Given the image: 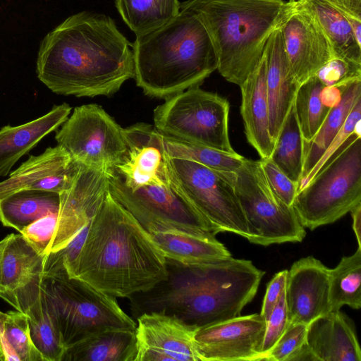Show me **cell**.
Listing matches in <instances>:
<instances>
[{"label":"cell","mask_w":361,"mask_h":361,"mask_svg":"<svg viewBox=\"0 0 361 361\" xmlns=\"http://www.w3.org/2000/svg\"><path fill=\"white\" fill-rule=\"evenodd\" d=\"M37 73L58 94L109 97L134 78L133 44L109 16L82 11L44 38Z\"/></svg>","instance_id":"cell-1"},{"label":"cell","mask_w":361,"mask_h":361,"mask_svg":"<svg viewBox=\"0 0 361 361\" xmlns=\"http://www.w3.org/2000/svg\"><path fill=\"white\" fill-rule=\"evenodd\" d=\"M167 273L166 258L147 231L109 190L66 275L128 298L151 289Z\"/></svg>","instance_id":"cell-2"},{"label":"cell","mask_w":361,"mask_h":361,"mask_svg":"<svg viewBox=\"0 0 361 361\" xmlns=\"http://www.w3.org/2000/svg\"><path fill=\"white\" fill-rule=\"evenodd\" d=\"M166 278L128 298L132 316L160 312L199 329L238 317L255 296L265 272L250 260L219 257L190 267L166 259Z\"/></svg>","instance_id":"cell-3"},{"label":"cell","mask_w":361,"mask_h":361,"mask_svg":"<svg viewBox=\"0 0 361 361\" xmlns=\"http://www.w3.org/2000/svg\"><path fill=\"white\" fill-rule=\"evenodd\" d=\"M133 49L136 85L151 97L166 99L200 86L218 67L207 30L187 9L136 35Z\"/></svg>","instance_id":"cell-4"},{"label":"cell","mask_w":361,"mask_h":361,"mask_svg":"<svg viewBox=\"0 0 361 361\" xmlns=\"http://www.w3.org/2000/svg\"><path fill=\"white\" fill-rule=\"evenodd\" d=\"M292 6L285 0H187L213 44L217 70L228 82H244L263 56L267 42Z\"/></svg>","instance_id":"cell-5"},{"label":"cell","mask_w":361,"mask_h":361,"mask_svg":"<svg viewBox=\"0 0 361 361\" xmlns=\"http://www.w3.org/2000/svg\"><path fill=\"white\" fill-rule=\"evenodd\" d=\"M312 180L293 207L305 228L332 224L361 204V136L354 133Z\"/></svg>","instance_id":"cell-6"},{"label":"cell","mask_w":361,"mask_h":361,"mask_svg":"<svg viewBox=\"0 0 361 361\" xmlns=\"http://www.w3.org/2000/svg\"><path fill=\"white\" fill-rule=\"evenodd\" d=\"M42 288L66 349L110 329L135 330L136 322L116 298L65 274L44 277Z\"/></svg>","instance_id":"cell-7"},{"label":"cell","mask_w":361,"mask_h":361,"mask_svg":"<svg viewBox=\"0 0 361 361\" xmlns=\"http://www.w3.org/2000/svg\"><path fill=\"white\" fill-rule=\"evenodd\" d=\"M168 169L172 188L216 233H233L250 240L248 224L235 190V172L169 156Z\"/></svg>","instance_id":"cell-8"},{"label":"cell","mask_w":361,"mask_h":361,"mask_svg":"<svg viewBox=\"0 0 361 361\" xmlns=\"http://www.w3.org/2000/svg\"><path fill=\"white\" fill-rule=\"evenodd\" d=\"M228 100L199 86L166 99L154 110V126L162 135L233 154L228 136Z\"/></svg>","instance_id":"cell-9"},{"label":"cell","mask_w":361,"mask_h":361,"mask_svg":"<svg viewBox=\"0 0 361 361\" xmlns=\"http://www.w3.org/2000/svg\"><path fill=\"white\" fill-rule=\"evenodd\" d=\"M235 173V190L251 235L249 242L268 246L304 239L306 232L295 209L274 193L259 160L245 157Z\"/></svg>","instance_id":"cell-10"},{"label":"cell","mask_w":361,"mask_h":361,"mask_svg":"<svg viewBox=\"0 0 361 361\" xmlns=\"http://www.w3.org/2000/svg\"><path fill=\"white\" fill-rule=\"evenodd\" d=\"M55 139L78 164L114 172L127 147L121 128L100 106L75 107Z\"/></svg>","instance_id":"cell-11"},{"label":"cell","mask_w":361,"mask_h":361,"mask_svg":"<svg viewBox=\"0 0 361 361\" xmlns=\"http://www.w3.org/2000/svg\"><path fill=\"white\" fill-rule=\"evenodd\" d=\"M111 195L147 230L161 224L201 235L217 234L170 185H147L135 190L125 186L114 171L110 176Z\"/></svg>","instance_id":"cell-12"},{"label":"cell","mask_w":361,"mask_h":361,"mask_svg":"<svg viewBox=\"0 0 361 361\" xmlns=\"http://www.w3.org/2000/svg\"><path fill=\"white\" fill-rule=\"evenodd\" d=\"M114 172L77 163L69 186L59 194L56 227L47 255L66 247L91 222L109 191L110 176Z\"/></svg>","instance_id":"cell-13"},{"label":"cell","mask_w":361,"mask_h":361,"mask_svg":"<svg viewBox=\"0 0 361 361\" xmlns=\"http://www.w3.org/2000/svg\"><path fill=\"white\" fill-rule=\"evenodd\" d=\"M279 28L291 73L299 85L335 57L316 18L297 2H292Z\"/></svg>","instance_id":"cell-14"},{"label":"cell","mask_w":361,"mask_h":361,"mask_svg":"<svg viewBox=\"0 0 361 361\" xmlns=\"http://www.w3.org/2000/svg\"><path fill=\"white\" fill-rule=\"evenodd\" d=\"M266 326L260 314L240 315L199 329L195 347L202 361H260Z\"/></svg>","instance_id":"cell-15"},{"label":"cell","mask_w":361,"mask_h":361,"mask_svg":"<svg viewBox=\"0 0 361 361\" xmlns=\"http://www.w3.org/2000/svg\"><path fill=\"white\" fill-rule=\"evenodd\" d=\"M136 320L134 361H202L195 344L199 328L155 312Z\"/></svg>","instance_id":"cell-16"},{"label":"cell","mask_w":361,"mask_h":361,"mask_svg":"<svg viewBox=\"0 0 361 361\" xmlns=\"http://www.w3.org/2000/svg\"><path fill=\"white\" fill-rule=\"evenodd\" d=\"M127 152L115 171L131 190L147 185H170L164 135L154 126L136 123L123 128Z\"/></svg>","instance_id":"cell-17"},{"label":"cell","mask_w":361,"mask_h":361,"mask_svg":"<svg viewBox=\"0 0 361 361\" xmlns=\"http://www.w3.org/2000/svg\"><path fill=\"white\" fill-rule=\"evenodd\" d=\"M329 271L312 256L300 259L288 270L285 300L288 324L308 325L330 312Z\"/></svg>","instance_id":"cell-18"},{"label":"cell","mask_w":361,"mask_h":361,"mask_svg":"<svg viewBox=\"0 0 361 361\" xmlns=\"http://www.w3.org/2000/svg\"><path fill=\"white\" fill-rule=\"evenodd\" d=\"M6 237L0 270V298L18 310L42 290L44 257L20 233Z\"/></svg>","instance_id":"cell-19"},{"label":"cell","mask_w":361,"mask_h":361,"mask_svg":"<svg viewBox=\"0 0 361 361\" xmlns=\"http://www.w3.org/2000/svg\"><path fill=\"white\" fill-rule=\"evenodd\" d=\"M77 166L70 154L57 145L30 156L6 180L0 182V197L22 190L60 194L69 186Z\"/></svg>","instance_id":"cell-20"},{"label":"cell","mask_w":361,"mask_h":361,"mask_svg":"<svg viewBox=\"0 0 361 361\" xmlns=\"http://www.w3.org/2000/svg\"><path fill=\"white\" fill-rule=\"evenodd\" d=\"M306 344L314 361H361L355 324L340 310L308 324Z\"/></svg>","instance_id":"cell-21"},{"label":"cell","mask_w":361,"mask_h":361,"mask_svg":"<svg viewBox=\"0 0 361 361\" xmlns=\"http://www.w3.org/2000/svg\"><path fill=\"white\" fill-rule=\"evenodd\" d=\"M264 54L267 64L269 133L275 142L300 85L291 73L279 27L269 37Z\"/></svg>","instance_id":"cell-22"},{"label":"cell","mask_w":361,"mask_h":361,"mask_svg":"<svg viewBox=\"0 0 361 361\" xmlns=\"http://www.w3.org/2000/svg\"><path fill=\"white\" fill-rule=\"evenodd\" d=\"M266 76V59L263 54L256 68L240 86L245 134L261 159L269 158L274 147L269 133Z\"/></svg>","instance_id":"cell-23"},{"label":"cell","mask_w":361,"mask_h":361,"mask_svg":"<svg viewBox=\"0 0 361 361\" xmlns=\"http://www.w3.org/2000/svg\"><path fill=\"white\" fill-rule=\"evenodd\" d=\"M147 231L166 259L182 266L200 267L217 258L232 256L216 237L195 234L161 224H153Z\"/></svg>","instance_id":"cell-24"},{"label":"cell","mask_w":361,"mask_h":361,"mask_svg":"<svg viewBox=\"0 0 361 361\" xmlns=\"http://www.w3.org/2000/svg\"><path fill=\"white\" fill-rule=\"evenodd\" d=\"M66 103L55 105L46 114L24 124L0 130V177L6 176L15 164L46 135L63 124L71 113Z\"/></svg>","instance_id":"cell-25"},{"label":"cell","mask_w":361,"mask_h":361,"mask_svg":"<svg viewBox=\"0 0 361 361\" xmlns=\"http://www.w3.org/2000/svg\"><path fill=\"white\" fill-rule=\"evenodd\" d=\"M135 343V330H106L68 347L62 361H134Z\"/></svg>","instance_id":"cell-26"},{"label":"cell","mask_w":361,"mask_h":361,"mask_svg":"<svg viewBox=\"0 0 361 361\" xmlns=\"http://www.w3.org/2000/svg\"><path fill=\"white\" fill-rule=\"evenodd\" d=\"M296 2L316 18L331 43L335 57L361 64V45L356 41L347 18L349 13L334 6L327 0Z\"/></svg>","instance_id":"cell-27"},{"label":"cell","mask_w":361,"mask_h":361,"mask_svg":"<svg viewBox=\"0 0 361 361\" xmlns=\"http://www.w3.org/2000/svg\"><path fill=\"white\" fill-rule=\"evenodd\" d=\"M59 194L41 190H22L0 197V222L19 233L49 213L59 212Z\"/></svg>","instance_id":"cell-28"},{"label":"cell","mask_w":361,"mask_h":361,"mask_svg":"<svg viewBox=\"0 0 361 361\" xmlns=\"http://www.w3.org/2000/svg\"><path fill=\"white\" fill-rule=\"evenodd\" d=\"M360 98L361 79L343 86L339 102L331 108L313 139L309 142H304V164L300 181L317 164L343 127L350 110Z\"/></svg>","instance_id":"cell-29"},{"label":"cell","mask_w":361,"mask_h":361,"mask_svg":"<svg viewBox=\"0 0 361 361\" xmlns=\"http://www.w3.org/2000/svg\"><path fill=\"white\" fill-rule=\"evenodd\" d=\"M21 312L28 319L31 338L44 360L62 361L66 347L42 287L38 297Z\"/></svg>","instance_id":"cell-30"},{"label":"cell","mask_w":361,"mask_h":361,"mask_svg":"<svg viewBox=\"0 0 361 361\" xmlns=\"http://www.w3.org/2000/svg\"><path fill=\"white\" fill-rule=\"evenodd\" d=\"M270 158L290 180L299 185L304 164V140L294 102L283 121Z\"/></svg>","instance_id":"cell-31"},{"label":"cell","mask_w":361,"mask_h":361,"mask_svg":"<svg viewBox=\"0 0 361 361\" xmlns=\"http://www.w3.org/2000/svg\"><path fill=\"white\" fill-rule=\"evenodd\" d=\"M361 247L355 253L343 257L338 264L329 271L330 311L348 305L361 307Z\"/></svg>","instance_id":"cell-32"},{"label":"cell","mask_w":361,"mask_h":361,"mask_svg":"<svg viewBox=\"0 0 361 361\" xmlns=\"http://www.w3.org/2000/svg\"><path fill=\"white\" fill-rule=\"evenodd\" d=\"M116 6L136 35L164 24L180 11L178 0H116Z\"/></svg>","instance_id":"cell-33"},{"label":"cell","mask_w":361,"mask_h":361,"mask_svg":"<svg viewBox=\"0 0 361 361\" xmlns=\"http://www.w3.org/2000/svg\"><path fill=\"white\" fill-rule=\"evenodd\" d=\"M324 87L314 75L301 84L296 92L294 106L305 142L313 139L331 109L322 100Z\"/></svg>","instance_id":"cell-34"},{"label":"cell","mask_w":361,"mask_h":361,"mask_svg":"<svg viewBox=\"0 0 361 361\" xmlns=\"http://www.w3.org/2000/svg\"><path fill=\"white\" fill-rule=\"evenodd\" d=\"M164 145L169 157L191 160L216 171L235 172L245 158L237 152L227 153L165 135Z\"/></svg>","instance_id":"cell-35"},{"label":"cell","mask_w":361,"mask_h":361,"mask_svg":"<svg viewBox=\"0 0 361 361\" xmlns=\"http://www.w3.org/2000/svg\"><path fill=\"white\" fill-rule=\"evenodd\" d=\"M6 340L20 361H45L30 336L27 316L20 311L0 310Z\"/></svg>","instance_id":"cell-36"},{"label":"cell","mask_w":361,"mask_h":361,"mask_svg":"<svg viewBox=\"0 0 361 361\" xmlns=\"http://www.w3.org/2000/svg\"><path fill=\"white\" fill-rule=\"evenodd\" d=\"M360 118L361 98L355 102L343 127L325 150L317 164L309 174L300 181L298 190L305 187L312 180L321 168L331 159L332 156L344 145L352 135L354 133L360 134Z\"/></svg>","instance_id":"cell-37"},{"label":"cell","mask_w":361,"mask_h":361,"mask_svg":"<svg viewBox=\"0 0 361 361\" xmlns=\"http://www.w3.org/2000/svg\"><path fill=\"white\" fill-rule=\"evenodd\" d=\"M307 326L302 323L289 324L264 360L293 361L306 343Z\"/></svg>","instance_id":"cell-38"},{"label":"cell","mask_w":361,"mask_h":361,"mask_svg":"<svg viewBox=\"0 0 361 361\" xmlns=\"http://www.w3.org/2000/svg\"><path fill=\"white\" fill-rule=\"evenodd\" d=\"M315 75L325 86L341 87L361 79V64L334 57Z\"/></svg>","instance_id":"cell-39"},{"label":"cell","mask_w":361,"mask_h":361,"mask_svg":"<svg viewBox=\"0 0 361 361\" xmlns=\"http://www.w3.org/2000/svg\"><path fill=\"white\" fill-rule=\"evenodd\" d=\"M58 219V212L49 213L32 222L20 233L37 253L44 257L54 236Z\"/></svg>","instance_id":"cell-40"},{"label":"cell","mask_w":361,"mask_h":361,"mask_svg":"<svg viewBox=\"0 0 361 361\" xmlns=\"http://www.w3.org/2000/svg\"><path fill=\"white\" fill-rule=\"evenodd\" d=\"M267 180L274 193L283 202L292 206L298 192V183L290 180L271 159L259 160Z\"/></svg>","instance_id":"cell-41"},{"label":"cell","mask_w":361,"mask_h":361,"mask_svg":"<svg viewBox=\"0 0 361 361\" xmlns=\"http://www.w3.org/2000/svg\"><path fill=\"white\" fill-rule=\"evenodd\" d=\"M266 331L262 348V360L274 345L288 325L285 292L266 320Z\"/></svg>","instance_id":"cell-42"},{"label":"cell","mask_w":361,"mask_h":361,"mask_svg":"<svg viewBox=\"0 0 361 361\" xmlns=\"http://www.w3.org/2000/svg\"><path fill=\"white\" fill-rule=\"evenodd\" d=\"M288 270L276 274L267 285L260 315L267 320L285 292Z\"/></svg>","instance_id":"cell-43"},{"label":"cell","mask_w":361,"mask_h":361,"mask_svg":"<svg viewBox=\"0 0 361 361\" xmlns=\"http://www.w3.org/2000/svg\"><path fill=\"white\" fill-rule=\"evenodd\" d=\"M300 0H289L290 2H296ZM334 6L345 12L361 18V0H327Z\"/></svg>","instance_id":"cell-44"},{"label":"cell","mask_w":361,"mask_h":361,"mask_svg":"<svg viewBox=\"0 0 361 361\" xmlns=\"http://www.w3.org/2000/svg\"><path fill=\"white\" fill-rule=\"evenodd\" d=\"M0 360L1 361H20L18 356L9 345L0 318Z\"/></svg>","instance_id":"cell-45"},{"label":"cell","mask_w":361,"mask_h":361,"mask_svg":"<svg viewBox=\"0 0 361 361\" xmlns=\"http://www.w3.org/2000/svg\"><path fill=\"white\" fill-rule=\"evenodd\" d=\"M353 217V229L359 247H361V204L350 212Z\"/></svg>","instance_id":"cell-46"},{"label":"cell","mask_w":361,"mask_h":361,"mask_svg":"<svg viewBox=\"0 0 361 361\" xmlns=\"http://www.w3.org/2000/svg\"><path fill=\"white\" fill-rule=\"evenodd\" d=\"M7 237L6 236L4 238H3L1 240H0V270H1V258H2V254L4 251V248L6 242Z\"/></svg>","instance_id":"cell-47"}]
</instances>
